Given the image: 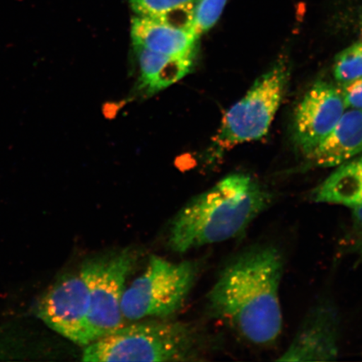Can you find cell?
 <instances>
[{"label": "cell", "mask_w": 362, "mask_h": 362, "mask_svg": "<svg viewBox=\"0 0 362 362\" xmlns=\"http://www.w3.org/2000/svg\"><path fill=\"white\" fill-rule=\"evenodd\" d=\"M136 262V253L124 249L90 257L81 265V274L89 292V325L93 342L124 327L122 298Z\"/></svg>", "instance_id": "6"}, {"label": "cell", "mask_w": 362, "mask_h": 362, "mask_svg": "<svg viewBox=\"0 0 362 362\" xmlns=\"http://www.w3.org/2000/svg\"><path fill=\"white\" fill-rule=\"evenodd\" d=\"M283 270V256L277 248L246 249L226 264L208 293L211 313L247 342L273 345L283 328L279 300Z\"/></svg>", "instance_id": "1"}, {"label": "cell", "mask_w": 362, "mask_h": 362, "mask_svg": "<svg viewBox=\"0 0 362 362\" xmlns=\"http://www.w3.org/2000/svg\"><path fill=\"white\" fill-rule=\"evenodd\" d=\"M228 0H200L194 12L192 30L199 37L219 21Z\"/></svg>", "instance_id": "16"}, {"label": "cell", "mask_w": 362, "mask_h": 362, "mask_svg": "<svg viewBox=\"0 0 362 362\" xmlns=\"http://www.w3.org/2000/svg\"><path fill=\"white\" fill-rule=\"evenodd\" d=\"M333 74L341 84L362 78V42L338 54L334 62Z\"/></svg>", "instance_id": "15"}, {"label": "cell", "mask_w": 362, "mask_h": 362, "mask_svg": "<svg viewBox=\"0 0 362 362\" xmlns=\"http://www.w3.org/2000/svg\"><path fill=\"white\" fill-rule=\"evenodd\" d=\"M316 202L362 206V157L344 163L313 194Z\"/></svg>", "instance_id": "13"}, {"label": "cell", "mask_w": 362, "mask_h": 362, "mask_svg": "<svg viewBox=\"0 0 362 362\" xmlns=\"http://www.w3.org/2000/svg\"><path fill=\"white\" fill-rule=\"evenodd\" d=\"M136 16L192 29L200 0H128Z\"/></svg>", "instance_id": "14"}, {"label": "cell", "mask_w": 362, "mask_h": 362, "mask_svg": "<svg viewBox=\"0 0 362 362\" xmlns=\"http://www.w3.org/2000/svg\"><path fill=\"white\" fill-rule=\"evenodd\" d=\"M341 89L317 81L297 107L293 122L296 143L309 157L327 137L346 112Z\"/></svg>", "instance_id": "8"}, {"label": "cell", "mask_w": 362, "mask_h": 362, "mask_svg": "<svg viewBox=\"0 0 362 362\" xmlns=\"http://www.w3.org/2000/svg\"><path fill=\"white\" fill-rule=\"evenodd\" d=\"M197 338L187 325L148 320L122 327L84 347L83 361H197Z\"/></svg>", "instance_id": "3"}, {"label": "cell", "mask_w": 362, "mask_h": 362, "mask_svg": "<svg viewBox=\"0 0 362 362\" xmlns=\"http://www.w3.org/2000/svg\"><path fill=\"white\" fill-rule=\"evenodd\" d=\"M270 202V194L250 176H226L181 208L170 225L169 247L183 253L237 238Z\"/></svg>", "instance_id": "2"}, {"label": "cell", "mask_w": 362, "mask_h": 362, "mask_svg": "<svg viewBox=\"0 0 362 362\" xmlns=\"http://www.w3.org/2000/svg\"><path fill=\"white\" fill-rule=\"evenodd\" d=\"M341 88L346 107L362 110V78L343 83Z\"/></svg>", "instance_id": "17"}, {"label": "cell", "mask_w": 362, "mask_h": 362, "mask_svg": "<svg viewBox=\"0 0 362 362\" xmlns=\"http://www.w3.org/2000/svg\"><path fill=\"white\" fill-rule=\"evenodd\" d=\"M197 274L198 267L193 262H172L151 256L144 273L125 288L121 305L124 318L165 319L176 313L191 292Z\"/></svg>", "instance_id": "4"}, {"label": "cell", "mask_w": 362, "mask_h": 362, "mask_svg": "<svg viewBox=\"0 0 362 362\" xmlns=\"http://www.w3.org/2000/svg\"><path fill=\"white\" fill-rule=\"evenodd\" d=\"M133 45L172 57L194 58L200 39L192 29L135 16L131 21Z\"/></svg>", "instance_id": "10"}, {"label": "cell", "mask_w": 362, "mask_h": 362, "mask_svg": "<svg viewBox=\"0 0 362 362\" xmlns=\"http://www.w3.org/2000/svg\"><path fill=\"white\" fill-rule=\"evenodd\" d=\"M339 325L336 308L329 302L320 303L305 316L291 346L278 361L336 360L341 338Z\"/></svg>", "instance_id": "9"}, {"label": "cell", "mask_w": 362, "mask_h": 362, "mask_svg": "<svg viewBox=\"0 0 362 362\" xmlns=\"http://www.w3.org/2000/svg\"><path fill=\"white\" fill-rule=\"evenodd\" d=\"M288 78V62L280 57L226 112L214 139L215 147L219 151H228L264 138L282 103Z\"/></svg>", "instance_id": "5"}, {"label": "cell", "mask_w": 362, "mask_h": 362, "mask_svg": "<svg viewBox=\"0 0 362 362\" xmlns=\"http://www.w3.org/2000/svg\"><path fill=\"white\" fill-rule=\"evenodd\" d=\"M350 241L352 251L362 259V206L352 208Z\"/></svg>", "instance_id": "18"}, {"label": "cell", "mask_w": 362, "mask_h": 362, "mask_svg": "<svg viewBox=\"0 0 362 362\" xmlns=\"http://www.w3.org/2000/svg\"><path fill=\"white\" fill-rule=\"evenodd\" d=\"M140 70L141 87L153 94L177 83L191 71L194 58L156 53L134 45Z\"/></svg>", "instance_id": "12"}, {"label": "cell", "mask_w": 362, "mask_h": 362, "mask_svg": "<svg viewBox=\"0 0 362 362\" xmlns=\"http://www.w3.org/2000/svg\"><path fill=\"white\" fill-rule=\"evenodd\" d=\"M362 152V110L344 112L327 137L309 156L320 167L339 166Z\"/></svg>", "instance_id": "11"}, {"label": "cell", "mask_w": 362, "mask_h": 362, "mask_svg": "<svg viewBox=\"0 0 362 362\" xmlns=\"http://www.w3.org/2000/svg\"><path fill=\"white\" fill-rule=\"evenodd\" d=\"M89 313L88 288L81 271L57 280L37 305V315L47 327L83 347L93 342Z\"/></svg>", "instance_id": "7"}]
</instances>
